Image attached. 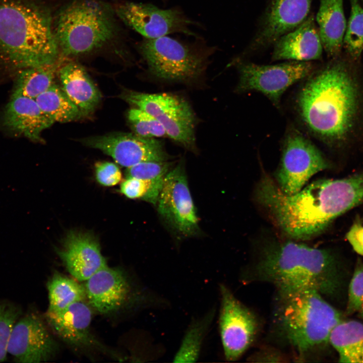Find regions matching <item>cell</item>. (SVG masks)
I'll list each match as a JSON object with an SVG mask.
<instances>
[{
    "label": "cell",
    "mask_w": 363,
    "mask_h": 363,
    "mask_svg": "<svg viewBox=\"0 0 363 363\" xmlns=\"http://www.w3.org/2000/svg\"><path fill=\"white\" fill-rule=\"evenodd\" d=\"M293 240L273 238L261 245L249 279L276 288L311 287L328 297L339 294L343 274L335 255Z\"/></svg>",
    "instance_id": "obj_1"
},
{
    "label": "cell",
    "mask_w": 363,
    "mask_h": 363,
    "mask_svg": "<svg viewBox=\"0 0 363 363\" xmlns=\"http://www.w3.org/2000/svg\"><path fill=\"white\" fill-rule=\"evenodd\" d=\"M49 9L39 0H0V63L22 70L56 63Z\"/></svg>",
    "instance_id": "obj_2"
},
{
    "label": "cell",
    "mask_w": 363,
    "mask_h": 363,
    "mask_svg": "<svg viewBox=\"0 0 363 363\" xmlns=\"http://www.w3.org/2000/svg\"><path fill=\"white\" fill-rule=\"evenodd\" d=\"M307 128L323 139H342L350 130L357 106L355 84L341 63L331 64L312 75L297 99Z\"/></svg>",
    "instance_id": "obj_3"
},
{
    "label": "cell",
    "mask_w": 363,
    "mask_h": 363,
    "mask_svg": "<svg viewBox=\"0 0 363 363\" xmlns=\"http://www.w3.org/2000/svg\"><path fill=\"white\" fill-rule=\"evenodd\" d=\"M275 316L287 341L301 354L329 343L341 313L316 289L304 286L276 288Z\"/></svg>",
    "instance_id": "obj_4"
},
{
    "label": "cell",
    "mask_w": 363,
    "mask_h": 363,
    "mask_svg": "<svg viewBox=\"0 0 363 363\" xmlns=\"http://www.w3.org/2000/svg\"><path fill=\"white\" fill-rule=\"evenodd\" d=\"M115 25L105 5L93 0L76 1L62 9L54 35L65 55H77L102 47L114 37Z\"/></svg>",
    "instance_id": "obj_5"
},
{
    "label": "cell",
    "mask_w": 363,
    "mask_h": 363,
    "mask_svg": "<svg viewBox=\"0 0 363 363\" xmlns=\"http://www.w3.org/2000/svg\"><path fill=\"white\" fill-rule=\"evenodd\" d=\"M85 282L89 305L101 314L125 309L162 308L168 304L150 289L136 285L121 268L107 265Z\"/></svg>",
    "instance_id": "obj_6"
},
{
    "label": "cell",
    "mask_w": 363,
    "mask_h": 363,
    "mask_svg": "<svg viewBox=\"0 0 363 363\" xmlns=\"http://www.w3.org/2000/svg\"><path fill=\"white\" fill-rule=\"evenodd\" d=\"M139 50L149 74L165 82L193 83L204 75L207 65L206 51L166 36L146 38Z\"/></svg>",
    "instance_id": "obj_7"
},
{
    "label": "cell",
    "mask_w": 363,
    "mask_h": 363,
    "mask_svg": "<svg viewBox=\"0 0 363 363\" xmlns=\"http://www.w3.org/2000/svg\"><path fill=\"white\" fill-rule=\"evenodd\" d=\"M119 97L151 114L164 127L167 137L194 153L196 117L189 102L171 93H146L125 89Z\"/></svg>",
    "instance_id": "obj_8"
},
{
    "label": "cell",
    "mask_w": 363,
    "mask_h": 363,
    "mask_svg": "<svg viewBox=\"0 0 363 363\" xmlns=\"http://www.w3.org/2000/svg\"><path fill=\"white\" fill-rule=\"evenodd\" d=\"M156 205L162 220L177 239L193 237L200 233L199 218L183 160L165 176Z\"/></svg>",
    "instance_id": "obj_9"
},
{
    "label": "cell",
    "mask_w": 363,
    "mask_h": 363,
    "mask_svg": "<svg viewBox=\"0 0 363 363\" xmlns=\"http://www.w3.org/2000/svg\"><path fill=\"white\" fill-rule=\"evenodd\" d=\"M329 166L311 141L299 132L292 131L284 141L275 182L283 193L292 195L304 188L314 175Z\"/></svg>",
    "instance_id": "obj_10"
},
{
    "label": "cell",
    "mask_w": 363,
    "mask_h": 363,
    "mask_svg": "<svg viewBox=\"0 0 363 363\" xmlns=\"http://www.w3.org/2000/svg\"><path fill=\"white\" fill-rule=\"evenodd\" d=\"M237 65L239 79L237 92H260L276 106L290 86L309 76L313 71L310 62L291 61L274 65L241 62Z\"/></svg>",
    "instance_id": "obj_11"
},
{
    "label": "cell",
    "mask_w": 363,
    "mask_h": 363,
    "mask_svg": "<svg viewBox=\"0 0 363 363\" xmlns=\"http://www.w3.org/2000/svg\"><path fill=\"white\" fill-rule=\"evenodd\" d=\"M219 292L220 339L225 359L233 361L237 360L254 341L258 322L254 314L225 285H219Z\"/></svg>",
    "instance_id": "obj_12"
},
{
    "label": "cell",
    "mask_w": 363,
    "mask_h": 363,
    "mask_svg": "<svg viewBox=\"0 0 363 363\" xmlns=\"http://www.w3.org/2000/svg\"><path fill=\"white\" fill-rule=\"evenodd\" d=\"M80 142L85 146L101 150L118 164L127 168L143 162L169 159L161 141L134 133H113L84 138Z\"/></svg>",
    "instance_id": "obj_13"
},
{
    "label": "cell",
    "mask_w": 363,
    "mask_h": 363,
    "mask_svg": "<svg viewBox=\"0 0 363 363\" xmlns=\"http://www.w3.org/2000/svg\"><path fill=\"white\" fill-rule=\"evenodd\" d=\"M116 13L122 20L146 38H156L172 33L194 35L189 28L194 23L177 9L162 10L149 4L126 3Z\"/></svg>",
    "instance_id": "obj_14"
},
{
    "label": "cell",
    "mask_w": 363,
    "mask_h": 363,
    "mask_svg": "<svg viewBox=\"0 0 363 363\" xmlns=\"http://www.w3.org/2000/svg\"><path fill=\"white\" fill-rule=\"evenodd\" d=\"M45 318L57 336L73 348L97 350L118 358V355L114 353L93 334L91 330L92 309L85 300L75 302L59 311H47Z\"/></svg>",
    "instance_id": "obj_15"
},
{
    "label": "cell",
    "mask_w": 363,
    "mask_h": 363,
    "mask_svg": "<svg viewBox=\"0 0 363 363\" xmlns=\"http://www.w3.org/2000/svg\"><path fill=\"white\" fill-rule=\"evenodd\" d=\"M58 350L56 340L37 315H27L15 324L9 341L8 353L13 356L15 361H47L53 358Z\"/></svg>",
    "instance_id": "obj_16"
},
{
    "label": "cell",
    "mask_w": 363,
    "mask_h": 363,
    "mask_svg": "<svg viewBox=\"0 0 363 363\" xmlns=\"http://www.w3.org/2000/svg\"><path fill=\"white\" fill-rule=\"evenodd\" d=\"M312 1L270 0L248 50L265 48L298 27L309 16Z\"/></svg>",
    "instance_id": "obj_17"
},
{
    "label": "cell",
    "mask_w": 363,
    "mask_h": 363,
    "mask_svg": "<svg viewBox=\"0 0 363 363\" xmlns=\"http://www.w3.org/2000/svg\"><path fill=\"white\" fill-rule=\"evenodd\" d=\"M56 252L69 273L80 282L107 266L98 241L88 233L69 232Z\"/></svg>",
    "instance_id": "obj_18"
},
{
    "label": "cell",
    "mask_w": 363,
    "mask_h": 363,
    "mask_svg": "<svg viewBox=\"0 0 363 363\" xmlns=\"http://www.w3.org/2000/svg\"><path fill=\"white\" fill-rule=\"evenodd\" d=\"M273 60L310 62L322 57L323 45L314 16L311 14L298 27L273 44Z\"/></svg>",
    "instance_id": "obj_19"
},
{
    "label": "cell",
    "mask_w": 363,
    "mask_h": 363,
    "mask_svg": "<svg viewBox=\"0 0 363 363\" xmlns=\"http://www.w3.org/2000/svg\"><path fill=\"white\" fill-rule=\"evenodd\" d=\"M3 123L12 132L36 142L42 141V132L54 123L35 99L13 94L5 109Z\"/></svg>",
    "instance_id": "obj_20"
},
{
    "label": "cell",
    "mask_w": 363,
    "mask_h": 363,
    "mask_svg": "<svg viewBox=\"0 0 363 363\" xmlns=\"http://www.w3.org/2000/svg\"><path fill=\"white\" fill-rule=\"evenodd\" d=\"M57 73L62 88L79 108L83 116L92 112L101 96L84 68L71 62L60 68Z\"/></svg>",
    "instance_id": "obj_21"
},
{
    "label": "cell",
    "mask_w": 363,
    "mask_h": 363,
    "mask_svg": "<svg viewBox=\"0 0 363 363\" xmlns=\"http://www.w3.org/2000/svg\"><path fill=\"white\" fill-rule=\"evenodd\" d=\"M316 21L323 49L329 56H337L343 45L347 26L343 0H320Z\"/></svg>",
    "instance_id": "obj_22"
},
{
    "label": "cell",
    "mask_w": 363,
    "mask_h": 363,
    "mask_svg": "<svg viewBox=\"0 0 363 363\" xmlns=\"http://www.w3.org/2000/svg\"><path fill=\"white\" fill-rule=\"evenodd\" d=\"M329 343L336 351L339 362L363 363V323L344 318L331 331Z\"/></svg>",
    "instance_id": "obj_23"
},
{
    "label": "cell",
    "mask_w": 363,
    "mask_h": 363,
    "mask_svg": "<svg viewBox=\"0 0 363 363\" xmlns=\"http://www.w3.org/2000/svg\"><path fill=\"white\" fill-rule=\"evenodd\" d=\"M215 313V309L213 307L203 315L192 320L173 358V362L197 361L205 339L214 319Z\"/></svg>",
    "instance_id": "obj_24"
},
{
    "label": "cell",
    "mask_w": 363,
    "mask_h": 363,
    "mask_svg": "<svg viewBox=\"0 0 363 363\" xmlns=\"http://www.w3.org/2000/svg\"><path fill=\"white\" fill-rule=\"evenodd\" d=\"M48 296V312L62 310L71 305L86 299L84 285L57 271L47 283Z\"/></svg>",
    "instance_id": "obj_25"
},
{
    "label": "cell",
    "mask_w": 363,
    "mask_h": 363,
    "mask_svg": "<svg viewBox=\"0 0 363 363\" xmlns=\"http://www.w3.org/2000/svg\"><path fill=\"white\" fill-rule=\"evenodd\" d=\"M35 99L41 110L54 123L69 122L83 117L79 108L62 87L54 83Z\"/></svg>",
    "instance_id": "obj_26"
},
{
    "label": "cell",
    "mask_w": 363,
    "mask_h": 363,
    "mask_svg": "<svg viewBox=\"0 0 363 363\" xmlns=\"http://www.w3.org/2000/svg\"><path fill=\"white\" fill-rule=\"evenodd\" d=\"M57 69L56 63L19 71L12 94L35 99L54 83Z\"/></svg>",
    "instance_id": "obj_27"
},
{
    "label": "cell",
    "mask_w": 363,
    "mask_h": 363,
    "mask_svg": "<svg viewBox=\"0 0 363 363\" xmlns=\"http://www.w3.org/2000/svg\"><path fill=\"white\" fill-rule=\"evenodd\" d=\"M350 16L343 46L351 58L358 59L363 51V8L358 0H350Z\"/></svg>",
    "instance_id": "obj_28"
},
{
    "label": "cell",
    "mask_w": 363,
    "mask_h": 363,
    "mask_svg": "<svg viewBox=\"0 0 363 363\" xmlns=\"http://www.w3.org/2000/svg\"><path fill=\"white\" fill-rule=\"evenodd\" d=\"M163 181L126 177L121 184L120 191L129 199H140L156 205Z\"/></svg>",
    "instance_id": "obj_29"
},
{
    "label": "cell",
    "mask_w": 363,
    "mask_h": 363,
    "mask_svg": "<svg viewBox=\"0 0 363 363\" xmlns=\"http://www.w3.org/2000/svg\"><path fill=\"white\" fill-rule=\"evenodd\" d=\"M128 119L134 134L146 138L167 137L161 125L154 117L138 108L130 109Z\"/></svg>",
    "instance_id": "obj_30"
},
{
    "label": "cell",
    "mask_w": 363,
    "mask_h": 363,
    "mask_svg": "<svg viewBox=\"0 0 363 363\" xmlns=\"http://www.w3.org/2000/svg\"><path fill=\"white\" fill-rule=\"evenodd\" d=\"M20 313V309L12 304H0V362L7 358L11 334Z\"/></svg>",
    "instance_id": "obj_31"
},
{
    "label": "cell",
    "mask_w": 363,
    "mask_h": 363,
    "mask_svg": "<svg viewBox=\"0 0 363 363\" xmlns=\"http://www.w3.org/2000/svg\"><path fill=\"white\" fill-rule=\"evenodd\" d=\"M171 166L172 163L168 161L143 162L127 168L126 177L161 180L164 179Z\"/></svg>",
    "instance_id": "obj_32"
},
{
    "label": "cell",
    "mask_w": 363,
    "mask_h": 363,
    "mask_svg": "<svg viewBox=\"0 0 363 363\" xmlns=\"http://www.w3.org/2000/svg\"><path fill=\"white\" fill-rule=\"evenodd\" d=\"M363 307V263L358 261L349 284L346 314L357 313Z\"/></svg>",
    "instance_id": "obj_33"
},
{
    "label": "cell",
    "mask_w": 363,
    "mask_h": 363,
    "mask_svg": "<svg viewBox=\"0 0 363 363\" xmlns=\"http://www.w3.org/2000/svg\"><path fill=\"white\" fill-rule=\"evenodd\" d=\"M95 177L98 183L103 186L111 187L118 184L122 174L115 164L107 161H99L95 164Z\"/></svg>",
    "instance_id": "obj_34"
},
{
    "label": "cell",
    "mask_w": 363,
    "mask_h": 363,
    "mask_svg": "<svg viewBox=\"0 0 363 363\" xmlns=\"http://www.w3.org/2000/svg\"><path fill=\"white\" fill-rule=\"evenodd\" d=\"M346 239L354 251L363 256V225L355 222L346 233Z\"/></svg>",
    "instance_id": "obj_35"
},
{
    "label": "cell",
    "mask_w": 363,
    "mask_h": 363,
    "mask_svg": "<svg viewBox=\"0 0 363 363\" xmlns=\"http://www.w3.org/2000/svg\"><path fill=\"white\" fill-rule=\"evenodd\" d=\"M359 316L363 320V307L357 313Z\"/></svg>",
    "instance_id": "obj_36"
}]
</instances>
